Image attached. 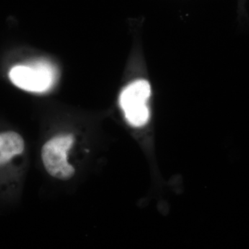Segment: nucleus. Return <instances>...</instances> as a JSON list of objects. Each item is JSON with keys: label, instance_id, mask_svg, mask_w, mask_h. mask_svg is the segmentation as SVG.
Wrapping results in <instances>:
<instances>
[{"label": "nucleus", "instance_id": "1", "mask_svg": "<svg viewBox=\"0 0 249 249\" xmlns=\"http://www.w3.org/2000/svg\"><path fill=\"white\" fill-rule=\"evenodd\" d=\"M9 78L16 86L31 92L41 93L53 86L57 72L49 62H36L29 65H18L9 72Z\"/></svg>", "mask_w": 249, "mask_h": 249}, {"label": "nucleus", "instance_id": "2", "mask_svg": "<svg viewBox=\"0 0 249 249\" xmlns=\"http://www.w3.org/2000/svg\"><path fill=\"white\" fill-rule=\"evenodd\" d=\"M151 94L150 83L138 80L127 85L120 95L119 103L126 120L134 127H142L148 121L147 100Z\"/></svg>", "mask_w": 249, "mask_h": 249}, {"label": "nucleus", "instance_id": "3", "mask_svg": "<svg viewBox=\"0 0 249 249\" xmlns=\"http://www.w3.org/2000/svg\"><path fill=\"white\" fill-rule=\"evenodd\" d=\"M73 141L72 135L58 136L42 147V161L47 171L53 178L66 180L73 177L75 170L67 161V153Z\"/></svg>", "mask_w": 249, "mask_h": 249}, {"label": "nucleus", "instance_id": "4", "mask_svg": "<svg viewBox=\"0 0 249 249\" xmlns=\"http://www.w3.org/2000/svg\"><path fill=\"white\" fill-rule=\"evenodd\" d=\"M24 140L19 134L7 132L0 136V163L6 164L14 156L24 151Z\"/></svg>", "mask_w": 249, "mask_h": 249}]
</instances>
